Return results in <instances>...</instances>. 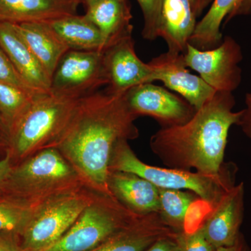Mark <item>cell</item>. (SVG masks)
Masks as SVG:
<instances>
[{"label":"cell","instance_id":"1","mask_svg":"<svg viewBox=\"0 0 251 251\" xmlns=\"http://www.w3.org/2000/svg\"><path fill=\"white\" fill-rule=\"evenodd\" d=\"M137 117L125 93L97 91L81 97L52 148L60 151L90 187L113 196L108 185L112 152L119 142L139 136L134 123Z\"/></svg>","mask_w":251,"mask_h":251},{"label":"cell","instance_id":"2","mask_svg":"<svg viewBox=\"0 0 251 251\" xmlns=\"http://www.w3.org/2000/svg\"><path fill=\"white\" fill-rule=\"evenodd\" d=\"M232 93L216 92L186 123L161 127L150 138V148L168 168L221 177L235 171L224 162L231 127L237 125L242 110L234 112Z\"/></svg>","mask_w":251,"mask_h":251},{"label":"cell","instance_id":"3","mask_svg":"<svg viewBox=\"0 0 251 251\" xmlns=\"http://www.w3.org/2000/svg\"><path fill=\"white\" fill-rule=\"evenodd\" d=\"M7 183L21 195V202L33 207L61 195L90 186L54 148L41 150L18 168H13Z\"/></svg>","mask_w":251,"mask_h":251},{"label":"cell","instance_id":"4","mask_svg":"<svg viewBox=\"0 0 251 251\" xmlns=\"http://www.w3.org/2000/svg\"><path fill=\"white\" fill-rule=\"evenodd\" d=\"M80 98L52 92L36 97L10 130L11 151L8 154L26 160L41 150L52 148Z\"/></svg>","mask_w":251,"mask_h":251},{"label":"cell","instance_id":"5","mask_svg":"<svg viewBox=\"0 0 251 251\" xmlns=\"http://www.w3.org/2000/svg\"><path fill=\"white\" fill-rule=\"evenodd\" d=\"M128 142L122 140L115 146L110 160V171L133 173L158 188L191 191L211 208L226 190L235 184L236 171L221 177H214L198 172L150 166L137 157Z\"/></svg>","mask_w":251,"mask_h":251},{"label":"cell","instance_id":"6","mask_svg":"<svg viewBox=\"0 0 251 251\" xmlns=\"http://www.w3.org/2000/svg\"><path fill=\"white\" fill-rule=\"evenodd\" d=\"M115 196L100 193L57 242L41 251H90L140 221Z\"/></svg>","mask_w":251,"mask_h":251},{"label":"cell","instance_id":"7","mask_svg":"<svg viewBox=\"0 0 251 251\" xmlns=\"http://www.w3.org/2000/svg\"><path fill=\"white\" fill-rule=\"evenodd\" d=\"M100 193L87 186L44 203L20 236L21 251H41L57 242Z\"/></svg>","mask_w":251,"mask_h":251},{"label":"cell","instance_id":"8","mask_svg":"<svg viewBox=\"0 0 251 251\" xmlns=\"http://www.w3.org/2000/svg\"><path fill=\"white\" fill-rule=\"evenodd\" d=\"M186 67L216 92L232 93L242 80L240 63L242 48L235 39L227 36L215 49L201 50L188 44L184 54Z\"/></svg>","mask_w":251,"mask_h":251},{"label":"cell","instance_id":"9","mask_svg":"<svg viewBox=\"0 0 251 251\" xmlns=\"http://www.w3.org/2000/svg\"><path fill=\"white\" fill-rule=\"evenodd\" d=\"M108 85L103 52L69 50L54 71L50 92L82 97Z\"/></svg>","mask_w":251,"mask_h":251},{"label":"cell","instance_id":"10","mask_svg":"<svg viewBox=\"0 0 251 251\" xmlns=\"http://www.w3.org/2000/svg\"><path fill=\"white\" fill-rule=\"evenodd\" d=\"M125 95L135 115L152 117L161 127L183 125L196 112V109L181 96L153 85L152 82L132 87Z\"/></svg>","mask_w":251,"mask_h":251},{"label":"cell","instance_id":"11","mask_svg":"<svg viewBox=\"0 0 251 251\" xmlns=\"http://www.w3.org/2000/svg\"><path fill=\"white\" fill-rule=\"evenodd\" d=\"M153 72V81H161L167 88L176 92L196 109L202 107L216 91L199 75L191 74L184 54L168 50L148 62Z\"/></svg>","mask_w":251,"mask_h":251},{"label":"cell","instance_id":"12","mask_svg":"<svg viewBox=\"0 0 251 251\" xmlns=\"http://www.w3.org/2000/svg\"><path fill=\"white\" fill-rule=\"evenodd\" d=\"M103 56L109 92L123 94L135 86L154 82L152 69L137 55L132 36L112 44L103 51Z\"/></svg>","mask_w":251,"mask_h":251},{"label":"cell","instance_id":"13","mask_svg":"<svg viewBox=\"0 0 251 251\" xmlns=\"http://www.w3.org/2000/svg\"><path fill=\"white\" fill-rule=\"evenodd\" d=\"M244 193L243 182L226 190L201 224L208 240L216 249L232 245L242 234Z\"/></svg>","mask_w":251,"mask_h":251},{"label":"cell","instance_id":"14","mask_svg":"<svg viewBox=\"0 0 251 251\" xmlns=\"http://www.w3.org/2000/svg\"><path fill=\"white\" fill-rule=\"evenodd\" d=\"M0 46L24 80L41 93H50L51 78L19 34L14 24L0 22Z\"/></svg>","mask_w":251,"mask_h":251},{"label":"cell","instance_id":"15","mask_svg":"<svg viewBox=\"0 0 251 251\" xmlns=\"http://www.w3.org/2000/svg\"><path fill=\"white\" fill-rule=\"evenodd\" d=\"M81 0H0V22L45 23L77 14Z\"/></svg>","mask_w":251,"mask_h":251},{"label":"cell","instance_id":"16","mask_svg":"<svg viewBox=\"0 0 251 251\" xmlns=\"http://www.w3.org/2000/svg\"><path fill=\"white\" fill-rule=\"evenodd\" d=\"M109 188L115 198L140 215L159 212V188L138 175L110 171Z\"/></svg>","mask_w":251,"mask_h":251},{"label":"cell","instance_id":"17","mask_svg":"<svg viewBox=\"0 0 251 251\" xmlns=\"http://www.w3.org/2000/svg\"><path fill=\"white\" fill-rule=\"evenodd\" d=\"M196 14L189 0H163L158 37L168 50L184 54L196 29Z\"/></svg>","mask_w":251,"mask_h":251},{"label":"cell","instance_id":"18","mask_svg":"<svg viewBox=\"0 0 251 251\" xmlns=\"http://www.w3.org/2000/svg\"><path fill=\"white\" fill-rule=\"evenodd\" d=\"M176 233L163 222L159 213H153L90 251H145L161 238Z\"/></svg>","mask_w":251,"mask_h":251},{"label":"cell","instance_id":"19","mask_svg":"<svg viewBox=\"0 0 251 251\" xmlns=\"http://www.w3.org/2000/svg\"><path fill=\"white\" fill-rule=\"evenodd\" d=\"M103 36L105 49L132 36V16L128 0H100L87 7L85 15Z\"/></svg>","mask_w":251,"mask_h":251},{"label":"cell","instance_id":"20","mask_svg":"<svg viewBox=\"0 0 251 251\" xmlns=\"http://www.w3.org/2000/svg\"><path fill=\"white\" fill-rule=\"evenodd\" d=\"M14 25L52 80L59 61L69 50V48L46 22Z\"/></svg>","mask_w":251,"mask_h":251},{"label":"cell","instance_id":"21","mask_svg":"<svg viewBox=\"0 0 251 251\" xmlns=\"http://www.w3.org/2000/svg\"><path fill=\"white\" fill-rule=\"evenodd\" d=\"M46 23L69 50L103 52L101 33L85 15H72Z\"/></svg>","mask_w":251,"mask_h":251},{"label":"cell","instance_id":"22","mask_svg":"<svg viewBox=\"0 0 251 251\" xmlns=\"http://www.w3.org/2000/svg\"><path fill=\"white\" fill-rule=\"evenodd\" d=\"M239 0H213L205 16L196 25L189 44L201 50L215 49L223 41L221 25Z\"/></svg>","mask_w":251,"mask_h":251},{"label":"cell","instance_id":"23","mask_svg":"<svg viewBox=\"0 0 251 251\" xmlns=\"http://www.w3.org/2000/svg\"><path fill=\"white\" fill-rule=\"evenodd\" d=\"M198 196L191 191L159 188V214L162 220L173 230H184L188 211Z\"/></svg>","mask_w":251,"mask_h":251},{"label":"cell","instance_id":"24","mask_svg":"<svg viewBox=\"0 0 251 251\" xmlns=\"http://www.w3.org/2000/svg\"><path fill=\"white\" fill-rule=\"evenodd\" d=\"M40 95L0 82V116L9 130L27 111L36 97Z\"/></svg>","mask_w":251,"mask_h":251},{"label":"cell","instance_id":"25","mask_svg":"<svg viewBox=\"0 0 251 251\" xmlns=\"http://www.w3.org/2000/svg\"><path fill=\"white\" fill-rule=\"evenodd\" d=\"M39 207H32L12 200L1 201L0 232H14L21 236L31 216Z\"/></svg>","mask_w":251,"mask_h":251},{"label":"cell","instance_id":"26","mask_svg":"<svg viewBox=\"0 0 251 251\" xmlns=\"http://www.w3.org/2000/svg\"><path fill=\"white\" fill-rule=\"evenodd\" d=\"M143 12L144 39L153 41L158 38L160 16L163 0H137Z\"/></svg>","mask_w":251,"mask_h":251},{"label":"cell","instance_id":"27","mask_svg":"<svg viewBox=\"0 0 251 251\" xmlns=\"http://www.w3.org/2000/svg\"><path fill=\"white\" fill-rule=\"evenodd\" d=\"M180 251H216L217 249L206 238L202 225L191 232L178 233Z\"/></svg>","mask_w":251,"mask_h":251},{"label":"cell","instance_id":"28","mask_svg":"<svg viewBox=\"0 0 251 251\" xmlns=\"http://www.w3.org/2000/svg\"><path fill=\"white\" fill-rule=\"evenodd\" d=\"M0 82L16 86L19 88L34 94H42L28 85L18 74L14 64L0 46Z\"/></svg>","mask_w":251,"mask_h":251},{"label":"cell","instance_id":"29","mask_svg":"<svg viewBox=\"0 0 251 251\" xmlns=\"http://www.w3.org/2000/svg\"><path fill=\"white\" fill-rule=\"evenodd\" d=\"M178 233L161 238L145 251H180Z\"/></svg>","mask_w":251,"mask_h":251},{"label":"cell","instance_id":"30","mask_svg":"<svg viewBox=\"0 0 251 251\" xmlns=\"http://www.w3.org/2000/svg\"><path fill=\"white\" fill-rule=\"evenodd\" d=\"M0 251H21L19 234L0 232Z\"/></svg>","mask_w":251,"mask_h":251},{"label":"cell","instance_id":"31","mask_svg":"<svg viewBox=\"0 0 251 251\" xmlns=\"http://www.w3.org/2000/svg\"><path fill=\"white\" fill-rule=\"evenodd\" d=\"M246 108L242 110V115L237 126L241 127L244 134L251 140V92L245 97Z\"/></svg>","mask_w":251,"mask_h":251},{"label":"cell","instance_id":"32","mask_svg":"<svg viewBox=\"0 0 251 251\" xmlns=\"http://www.w3.org/2000/svg\"><path fill=\"white\" fill-rule=\"evenodd\" d=\"M249 15H251V0H239L227 17L225 20V22L227 23L237 16H249Z\"/></svg>","mask_w":251,"mask_h":251},{"label":"cell","instance_id":"33","mask_svg":"<svg viewBox=\"0 0 251 251\" xmlns=\"http://www.w3.org/2000/svg\"><path fill=\"white\" fill-rule=\"evenodd\" d=\"M12 171L11 158L7 153L6 158L0 161V187L6 184Z\"/></svg>","mask_w":251,"mask_h":251},{"label":"cell","instance_id":"34","mask_svg":"<svg viewBox=\"0 0 251 251\" xmlns=\"http://www.w3.org/2000/svg\"><path fill=\"white\" fill-rule=\"evenodd\" d=\"M216 251H251V249L245 237L242 233L232 245L219 248Z\"/></svg>","mask_w":251,"mask_h":251},{"label":"cell","instance_id":"35","mask_svg":"<svg viewBox=\"0 0 251 251\" xmlns=\"http://www.w3.org/2000/svg\"><path fill=\"white\" fill-rule=\"evenodd\" d=\"M189 1L196 17L198 18L202 15L206 8L211 4L213 0H189Z\"/></svg>","mask_w":251,"mask_h":251},{"label":"cell","instance_id":"36","mask_svg":"<svg viewBox=\"0 0 251 251\" xmlns=\"http://www.w3.org/2000/svg\"><path fill=\"white\" fill-rule=\"evenodd\" d=\"M10 130L4 120L0 116V144L9 143Z\"/></svg>","mask_w":251,"mask_h":251},{"label":"cell","instance_id":"37","mask_svg":"<svg viewBox=\"0 0 251 251\" xmlns=\"http://www.w3.org/2000/svg\"><path fill=\"white\" fill-rule=\"evenodd\" d=\"M99 1H100V0H84L87 7L91 6V5L95 4V3L98 2Z\"/></svg>","mask_w":251,"mask_h":251}]
</instances>
